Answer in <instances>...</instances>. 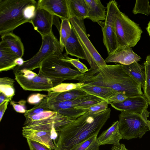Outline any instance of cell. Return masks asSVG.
Returning a JSON list of instances; mask_svg holds the SVG:
<instances>
[{
    "label": "cell",
    "mask_w": 150,
    "mask_h": 150,
    "mask_svg": "<svg viewBox=\"0 0 150 150\" xmlns=\"http://www.w3.org/2000/svg\"><path fill=\"white\" fill-rule=\"evenodd\" d=\"M111 109L98 113H85L76 119L56 129L57 138L53 140L54 150H69L99 132L110 117Z\"/></svg>",
    "instance_id": "obj_1"
},
{
    "label": "cell",
    "mask_w": 150,
    "mask_h": 150,
    "mask_svg": "<svg viewBox=\"0 0 150 150\" xmlns=\"http://www.w3.org/2000/svg\"><path fill=\"white\" fill-rule=\"evenodd\" d=\"M80 83L109 88L128 97L143 96L141 86L124 71L120 64H106L96 69L90 68L84 74Z\"/></svg>",
    "instance_id": "obj_2"
},
{
    "label": "cell",
    "mask_w": 150,
    "mask_h": 150,
    "mask_svg": "<svg viewBox=\"0 0 150 150\" xmlns=\"http://www.w3.org/2000/svg\"><path fill=\"white\" fill-rule=\"evenodd\" d=\"M38 7L35 0H0L1 37L23 24L30 23Z\"/></svg>",
    "instance_id": "obj_3"
},
{
    "label": "cell",
    "mask_w": 150,
    "mask_h": 150,
    "mask_svg": "<svg viewBox=\"0 0 150 150\" xmlns=\"http://www.w3.org/2000/svg\"><path fill=\"white\" fill-rule=\"evenodd\" d=\"M150 112L146 110L141 114L122 111L119 115V130L122 138L127 140L141 138L150 131Z\"/></svg>",
    "instance_id": "obj_4"
},
{
    "label": "cell",
    "mask_w": 150,
    "mask_h": 150,
    "mask_svg": "<svg viewBox=\"0 0 150 150\" xmlns=\"http://www.w3.org/2000/svg\"><path fill=\"white\" fill-rule=\"evenodd\" d=\"M24 116L25 120L22 129H25L54 131L57 127L73 120L49 107L37 114Z\"/></svg>",
    "instance_id": "obj_5"
},
{
    "label": "cell",
    "mask_w": 150,
    "mask_h": 150,
    "mask_svg": "<svg viewBox=\"0 0 150 150\" xmlns=\"http://www.w3.org/2000/svg\"><path fill=\"white\" fill-rule=\"evenodd\" d=\"M13 72L16 80L25 91L48 92L50 89L64 81L47 76L40 70L38 74L32 71L25 69L13 71Z\"/></svg>",
    "instance_id": "obj_6"
},
{
    "label": "cell",
    "mask_w": 150,
    "mask_h": 150,
    "mask_svg": "<svg viewBox=\"0 0 150 150\" xmlns=\"http://www.w3.org/2000/svg\"><path fill=\"white\" fill-rule=\"evenodd\" d=\"M62 54H54L46 59L42 62L39 70L50 78L77 80L81 82L84 74L71 68L68 63L63 61L61 58Z\"/></svg>",
    "instance_id": "obj_7"
},
{
    "label": "cell",
    "mask_w": 150,
    "mask_h": 150,
    "mask_svg": "<svg viewBox=\"0 0 150 150\" xmlns=\"http://www.w3.org/2000/svg\"><path fill=\"white\" fill-rule=\"evenodd\" d=\"M115 24L117 49L126 46L131 47L135 46L142 33L139 26L120 10L117 14Z\"/></svg>",
    "instance_id": "obj_8"
},
{
    "label": "cell",
    "mask_w": 150,
    "mask_h": 150,
    "mask_svg": "<svg viewBox=\"0 0 150 150\" xmlns=\"http://www.w3.org/2000/svg\"><path fill=\"white\" fill-rule=\"evenodd\" d=\"M40 47L37 53L29 59L25 61L21 66H16L13 71L27 69L32 71L40 67L42 62L51 55L56 54H62L59 41L53 33L41 36Z\"/></svg>",
    "instance_id": "obj_9"
},
{
    "label": "cell",
    "mask_w": 150,
    "mask_h": 150,
    "mask_svg": "<svg viewBox=\"0 0 150 150\" xmlns=\"http://www.w3.org/2000/svg\"><path fill=\"white\" fill-rule=\"evenodd\" d=\"M70 21L78 40L87 57L86 61L92 69H96L100 66L107 64L89 39L84 22L76 17L70 18Z\"/></svg>",
    "instance_id": "obj_10"
},
{
    "label": "cell",
    "mask_w": 150,
    "mask_h": 150,
    "mask_svg": "<svg viewBox=\"0 0 150 150\" xmlns=\"http://www.w3.org/2000/svg\"><path fill=\"white\" fill-rule=\"evenodd\" d=\"M106 17L105 21L97 23L101 27L103 34V42L108 55L115 52L118 48L115 28V21L119 10L115 0L110 1L106 7Z\"/></svg>",
    "instance_id": "obj_11"
},
{
    "label": "cell",
    "mask_w": 150,
    "mask_h": 150,
    "mask_svg": "<svg viewBox=\"0 0 150 150\" xmlns=\"http://www.w3.org/2000/svg\"><path fill=\"white\" fill-rule=\"evenodd\" d=\"M59 18L46 10L38 6L35 15L30 23L32 24L34 29L42 36L53 33V25L56 27L59 31L61 23Z\"/></svg>",
    "instance_id": "obj_12"
},
{
    "label": "cell",
    "mask_w": 150,
    "mask_h": 150,
    "mask_svg": "<svg viewBox=\"0 0 150 150\" xmlns=\"http://www.w3.org/2000/svg\"><path fill=\"white\" fill-rule=\"evenodd\" d=\"M86 96L72 100L59 102L48 101V106L50 109L64 115L69 120H74L85 113V110L76 108L75 107L82 101Z\"/></svg>",
    "instance_id": "obj_13"
},
{
    "label": "cell",
    "mask_w": 150,
    "mask_h": 150,
    "mask_svg": "<svg viewBox=\"0 0 150 150\" xmlns=\"http://www.w3.org/2000/svg\"><path fill=\"white\" fill-rule=\"evenodd\" d=\"M110 104L117 110L140 114L147 110L149 104L143 96H138L128 97L121 103Z\"/></svg>",
    "instance_id": "obj_14"
},
{
    "label": "cell",
    "mask_w": 150,
    "mask_h": 150,
    "mask_svg": "<svg viewBox=\"0 0 150 150\" xmlns=\"http://www.w3.org/2000/svg\"><path fill=\"white\" fill-rule=\"evenodd\" d=\"M141 57L136 54L132 48L126 46L117 49L105 59L106 63H115L124 65H129L138 62Z\"/></svg>",
    "instance_id": "obj_15"
},
{
    "label": "cell",
    "mask_w": 150,
    "mask_h": 150,
    "mask_svg": "<svg viewBox=\"0 0 150 150\" xmlns=\"http://www.w3.org/2000/svg\"><path fill=\"white\" fill-rule=\"evenodd\" d=\"M38 7L43 8L61 20L70 19L67 0H39Z\"/></svg>",
    "instance_id": "obj_16"
},
{
    "label": "cell",
    "mask_w": 150,
    "mask_h": 150,
    "mask_svg": "<svg viewBox=\"0 0 150 150\" xmlns=\"http://www.w3.org/2000/svg\"><path fill=\"white\" fill-rule=\"evenodd\" d=\"M22 135L26 139H29L40 143L51 150H54V145L53 141L54 138L57 137L56 131H49L39 130L22 129Z\"/></svg>",
    "instance_id": "obj_17"
},
{
    "label": "cell",
    "mask_w": 150,
    "mask_h": 150,
    "mask_svg": "<svg viewBox=\"0 0 150 150\" xmlns=\"http://www.w3.org/2000/svg\"><path fill=\"white\" fill-rule=\"evenodd\" d=\"M122 139L119 130V122L117 120L100 135L97 141L99 146L108 144L116 145L120 144V141Z\"/></svg>",
    "instance_id": "obj_18"
},
{
    "label": "cell",
    "mask_w": 150,
    "mask_h": 150,
    "mask_svg": "<svg viewBox=\"0 0 150 150\" xmlns=\"http://www.w3.org/2000/svg\"><path fill=\"white\" fill-rule=\"evenodd\" d=\"M88 10L87 18L94 22L105 21L106 8L100 0H85Z\"/></svg>",
    "instance_id": "obj_19"
},
{
    "label": "cell",
    "mask_w": 150,
    "mask_h": 150,
    "mask_svg": "<svg viewBox=\"0 0 150 150\" xmlns=\"http://www.w3.org/2000/svg\"><path fill=\"white\" fill-rule=\"evenodd\" d=\"M20 57L0 42V71L13 69L18 65Z\"/></svg>",
    "instance_id": "obj_20"
},
{
    "label": "cell",
    "mask_w": 150,
    "mask_h": 150,
    "mask_svg": "<svg viewBox=\"0 0 150 150\" xmlns=\"http://www.w3.org/2000/svg\"><path fill=\"white\" fill-rule=\"evenodd\" d=\"M1 37V42L18 57H22L24 54V48L19 37L13 32H9Z\"/></svg>",
    "instance_id": "obj_21"
},
{
    "label": "cell",
    "mask_w": 150,
    "mask_h": 150,
    "mask_svg": "<svg viewBox=\"0 0 150 150\" xmlns=\"http://www.w3.org/2000/svg\"><path fill=\"white\" fill-rule=\"evenodd\" d=\"M124 71L144 90L145 87L146 74L144 67L134 62L129 65H122Z\"/></svg>",
    "instance_id": "obj_22"
},
{
    "label": "cell",
    "mask_w": 150,
    "mask_h": 150,
    "mask_svg": "<svg viewBox=\"0 0 150 150\" xmlns=\"http://www.w3.org/2000/svg\"><path fill=\"white\" fill-rule=\"evenodd\" d=\"M87 95L85 92L79 88L61 93L49 91L47 97L48 102L54 103L72 100L83 97Z\"/></svg>",
    "instance_id": "obj_23"
},
{
    "label": "cell",
    "mask_w": 150,
    "mask_h": 150,
    "mask_svg": "<svg viewBox=\"0 0 150 150\" xmlns=\"http://www.w3.org/2000/svg\"><path fill=\"white\" fill-rule=\"evenodd\" d=\"M64 48L67 55L86 60V54L72 28L71 34L66 42Z\"/></svg>",
    "instance_id": "obj_24"
},
{
    "label": "cell",
    "mask_w": 150,
    "mask_h": 150,
    "mask_svg": "<svg viewBox=\"0 0 150 150\" xmlns=\"http://www.w3.org/2000/svg\"><path fill=\"white\" fill-rule=\"evenodd\" d=\"M80 88L87 94L96 96L107 101L118 92L109 88L86 84H84Z\"/></svg>",
    "instance_id": "obj_25"
},
{
    "label": "cell",
    "mask_w": 150,
    "mask_h": 150,
    "mask_svg": "<svg viewBox=\"0 0 150 150\" xmlns=\"http://www.w3.org/2000/svg\"><path fill=\"white\" fill-rule=\"evenodd\" d=\"M67 1L70 18L76 17L80 20L87 18L88 10L85 0Z\"/></svg>",
    "instance_id": "obj_26"
},
{
    "label": "cell",
    "mask_w": 150,
    "mask_h": 150,
    "mask_svg": "<svg viewBox=\"0 0 150 150\" xmlns=\"http://www.w3.org/2000/svg\"><path fill=\"white\" fill-rule=\"evenodd\" d=\"M61 21L59 31V41L62 50L63 51L66 42L71 34L72 27L69 19H63L61 20Z\"/></svg>",
    "instance_id": "obj_27"
},
{
    "label": "cell",
    "mask_w": 150,
    "mask_h": 150,
    "mask_svg": "<svg viewBox=\"0 0 150 150\" xmlns=\"http://www.w3.org/2000/svg\"><path fill=\"white\" fill-rule=\"evenodd\" d=\"M98 134L89 137L84 141L75 145L69 150H99L97 141Z\"/></svg>",
    "instance_id": "obj_28"
},
{
    "label": "cell",
    "mask_w": 150,
    "mask_h": 150,
    "mask_svg": "<svg viewBox=\"0 0 150 150\" xmlns=\"http://www.w3.org/2000/svg\"><path fill=\"white\" fill-rule=\"evenodd\" d=\"M15 81L12 79L5 77L0 78V92L12 99L15 95Z\"/></svg>",
    "instance_id": "obj_29"
},
{
    "label": "cell",
    "mask_w": 150,
    "mask_h": 150,
    "mask_svg": "<svg viewBox=\"0 0 150 150\" xmlns=\"http://www.w3.org/2000/svg\"><path fill=\"white\" fill-rule=\"evenodd\" d=\"M144 66L145 71L146 79L143 96L150 105V54L146 57Z\"/></svg>",
    "instance_id": "obj_30"
},
{
    "label": "cell",
    "mask_w": 150,
    "mask_h": 150,
    "mask_svg": "<svg viewBox=\"0 0 150 150\" xmlns=\"http://www.w3.org/2000/svg\"><path fill=\"white\" fill-rule=\"evenodd\" d=\"M61 58L64 62L73 65L81 73L85 74L88 71L89 69L87 67L80 61L79 58L74 59L70 58L66 53L61 55Z\"/></svg>",
    "instance_id": "obj_31"
},
{
    "label": "cell",
    "mask_w": 150,
    "mask_h": 150,
    "mask_svg": "<svg viewBox=\"0 0 150 150\" xmlns=\"http://www.w3.org/2000/svg\"><path fill=\"white\" fill-rule=\"evenodd\" d=\"M83 83H61L50 89L49 91L61 93L80 88L84 85Z\"/></svg>",
    "instance_id": "obj_32"
},
{
    "label": "cell",
    "mask_w": 150,
    "mask_h": 150,
    "mask_svg": "<svg viewBox=\"0 0 150 150\" xmlns=\"http://www.w3.org/2000/svg\"><path fill=\"white\" fill-rule=\"evenodd\" d=\"M103 99L96 96L87 94L84 99L75 106L77 108L85 110L92 105L101 102Z\"/></svg>",
    "instance_id": "obj_33"
},
{
    "label": "cell",
    "mask_w": 150,
    "mask_h": 150,
    "mask_svg": "<svg viewBox=\"0 0 150 150\" xmlns=\"http://www.w3.org/2000/svg\"><path fill=\"white\" fill-rule=\"evenodd\" d=\"M135 15L141 13L148 16L150 14V5L148 0H137L132 10Z\"/></svg>",
    "instance_id": "obj_34"
},
{
    "label": "cell",
    "mask_w": 150,
    "mask_h": 150,
    "mask_svg": "<svg viewBox=\"0 0 150 150\" xmlns=\"http://www.w3.org/2000/svg\"><path fill=\"white\" fill-rule=\"evenodd\" d=\"M108 103L105 100L93 105L85 110L86 114H96L103 111L108 108Z\"/></svg>",
    "instance_id": "obj_35"
},
{
    "label": "cell",
    "mask_w": 150,
    "mask_h": 150,
    "mask_svg": "<svg viewBox=\"0 0 150 150\" xmlns=\"http://www.w3.org/2000/svg\"><path fill=\"white\" fill-rule=\"evenodd\" d=\"M14 110L17 112L25 113L28 110L26 109L25 104L26 101L24 100H21L18 102L12 101L9 102Z\"/></svg>",
    "instance_id": "obj_36"
},
{
    "label": "cell",
    "mask_w": 150,
    "mask_h": 150,
    "mask_svg": "<svg viewBox=\"0 0 150 150\" xmlns=\"http://www.w3.org/2000/svg\"><path fill=\"white\" fill-rule=\"evenodd\" d=\"M30 150H52L44 145L29 139H26Z\"/></svg>",
    "instance_id": "obj_37"
},
{
    "label": "cell",
    "mask_w": 150,
    "mask_h": 150,
    "mask_svg": "<svg viewBox=\"0 0 150 150\" xmlns=\"http://www.w3.org/2000/svg\"><path fill=\"white\" fill-rule=\"evenodd\" d=\"M128 97L124 93L118 92L109 98L107 101L108 104L111 103H119L124 101Z\"/></svg>",
    "instance_id": "obj_38"
},
{
    "label": "cell",
    "mask_w": 150,
    "mask_h": 150,
    "mask_svg": "<svg viewBox=\"0 0 150 150\" xmlns=\"http://www.w3.org/2000/svg\"><path fill=\"white\" fill-rule=\"evenodd\" d=\"M47 95L37 93L30 95L28 97L27 101L30 104L36 105L46 97Z\"/></svg>",
    "instance_id": "obj_39"
},
{
    "label": "cell",
    "mask_w": 150,
    "mask_h": 150,
    "mask_svg": "<svg viewBox=\"0 0 150 150\" xmlns=\"http://www.w3.org/2000/svg\"><path fill=\"white\" fill-rule=\"evenodd\" d=\"M9 101H6L0 105V122H1L4 112L7 108Z\"/></svg>",
    "instance_id": "obj_40"
},
{
    "label": "cell",
    "mask_w": 150,
    "mask_h": 150,
    "mask_svg": "<svg viewBox=\"0 0 150 150\" xmlns=\"http://www.w3.org/2000/svg\"><path fill=\"white\" fill-rule=\"evenodd\" d=\"M12 99L2 93L0 92V105L6 101H11Z\"/></svg>",
    "instance_id": "obj_41"
},
{
    "label": "cell",
    "mask_w": 150,
    "mask_h": 150,
    "mask_svg": "<svg viewBox=\"0 0 150 150\" xmlns=\"http://www.w3.org/2000/svg\"><path fill=\"white\" fill-rule=\"evenodd\" d=\"M146 29L149 36L150 40V21L149 22L146 28Z\"/></svg>",
    "instance_id": "obj_42"
},
{
    "label": "cell",
    "mask_w": 150,
    "mask_h": 150,
    "mask_svg": "<svg viewBox=\"0 0 150 150\" xmlns=\"http://www.w3.org/2000/svg\"><path fill=\"white\" fill-rule=\"evenodd\" d=\"M123 149L124 150H129L128 149H127L125 147V145L124 146H123Z\"/></svg>",
    "instance_id": "obj_43"
}]
</instances>
